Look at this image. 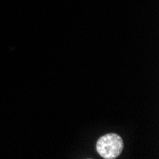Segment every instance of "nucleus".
Returning <instances> with one entry per match:
<instances>
[{
	"label": "nucleus",
	"instance_id": "f257e3e1",
	"mask_svg": "<svg viewBox=\"0 0 159 159\" xmlns=\"http://www.w3.org/2000/svg\"><path fill=\"white\" fill-rule=\"evenodd\" d=\"M123 140L115 134H105L100 137L96 143V151L98 154L105 159H114L123 151Z\"/></svg>",
	"mask_w": 159,
	"mask_h": 159
}]
</instances>
